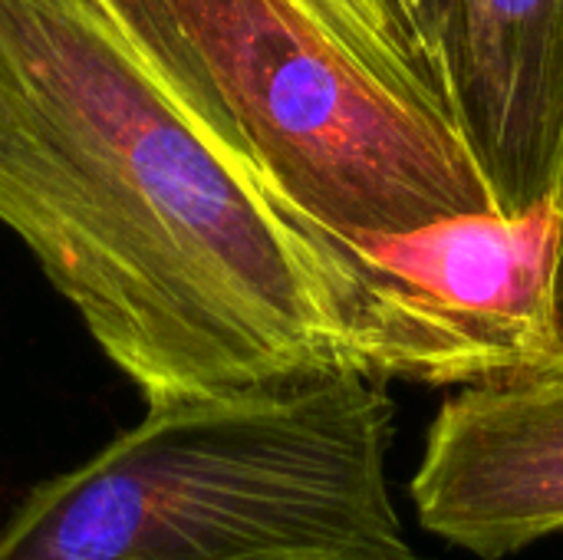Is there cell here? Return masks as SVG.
<instances>
[{
  "label": "cell",
  "mask_w": 563,
  "mask_h": 560,
  "mask_svg": "<svg viewBox=\"0 0 563 560\" xmlns=\"http://www.w3.org/2000/svg\"><path fill=\"white\" fill-rule=\"evenodd\" d=\"M406 43L442 109L445 112V92H442V33H445V13H449V0H389ZM452 125V122H449Z\"/></svg>",
  "instance_id": "9"
},
{
  "label": "cell",
  "mask_w": 563,
  "mask_h": 560,
  "mask_svg": "<svg viewBox=\"0 0 563 560\" xmlns=\"http://www.w3.org/2000/svg\"><path fill=\"white\" fill-rule=\"evenodd\" d=\"M393 429L360 373L152 406L20 498L0 560H426L389 492Z\"/></svg>",
  "instance_id": "2"
},
{
  "label": "cell",
  "mask_w": 563,
  "mask_h": 560,
  "mask_svg": "<svg viewBox=\"0 0 563 560\" xmlns=\"http://www.w3.org/2000/svg\"><path fill=\"white\" fill-rule=\"evenodd\" d=\"M0 224L148 409L336 373L468 386L376 251L53 0H0Z\"/></svg>",
  "instance_id": "1"
},
{
  "label": "cell",
  "mask_w": 563,
  "mask_h": 560,
  "mask_svg": "<svg viewBox=\"0 0 563 560\" xmlns=\"http://www.w3.org/2000/svg\"><path fill=\"white\" fill-rule=\"evenodd\" d=\"M66 13L86 20L106 33L129 59H135L175 102H181L198 122L228 139L231 145L247 149L231 112L218 99L211 79L198 66L191 46L175 26L162 0H53Z\"/></svg>",
  "instance_id": "7"
},
{
  "label": "cell",
  "mask_w": 563,
  "mask_h": 560,
  "mask_svg": "<svg viewBox=\"0 0 563 560\" xmlns=\"http://www.w3.org/2000/svg\"><path fill=\"white\" fill-rule=\"evenodd\" d=\"M554 254L548 274V347L544 360L528 383L518 386H558L563 389V182L554 201Z\"/></svg>",
  "instance_id": "10"
},
{
  "label": "cell",
  "mask_w": 563,
  "mask_h": 560,
  "mask_svg": "<svg viewBox=\"0 0 563 560\" xmlns=\"http://www.w3.org/2000/svg\"><path fill=\"white\" fill-rule=\"evenodd\" d=\"M442 92L492 215L551 208L563 182V0H449Z\"/></svg>",
  "instance_id": "4"
},
{
  "label": "cell",
  "mask_w": 563,
  "mask_h": 560,
  "mask_svg": "<svg viewBox=\"0 0 563 560\" xmlns=\"http://www.w3.org/2000/svg\"><path fill=\"white\" fill-rule=\"evenodd\" d=\"M409 495L429 535L478 560L561 535L563 389H459L429 422Z\"/></svg>",
  "instance_id": "5"
},
{
  "label": "cell",
  "mask_w": 563,
  "mask_h": 560,
  "mask_svg": "<svg viewBox=\"0 0 563 560\" xmlns=\"http://www.w3.org/2000/svg\"><path fill=\"white\" fill-rule=\"evenodd\" d=\"M297 3H303L330 33H336L379 79H386L393 89L416 99L419 106L432 109L439 119H445L406 43V33L389 0H297Z\"/></svg>",
  "instance_id": "8"
},
{
  "label": "cell",
  "mask_w": 563,
  "mask_h": 560,
  "mask_svg": "<svg viewBox=\"0 0 563 560\" xmlns=\"http://www.w3.org/2000/svg\"><path fill=\"white\" fill-rule=\"evenodd\" d=\"M267 185L353 244L485 218L445 119L379 79L297 0H162Z\"/></svg>",
  "instance_id": "3"
},
{
  "label": "cell",
  "mask_w": 563,
  "mask_h": 560,
  "mask_svg": "<svg viewBox=\"0 0 563 560\" xmlns=\"http://www.w3.org/2000/svg\"><path fill=\"white\" fill-rule=\"evenodd\" d=\"M554 205L525 218L495 215L363 244L429 307L468 363L472 386H518L548 347Z\"/></svg>",
  "instance_id": "6"
}]
</instances>
